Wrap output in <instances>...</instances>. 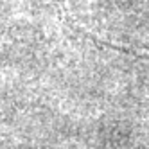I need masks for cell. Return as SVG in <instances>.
<instances>
[{
    "label": "cell",
    "instance_id": "6da1fadb",
    "mask_svg": "<svg viewBox=\"0 0 149 149\" xmlns=\"http://www.w3.org/2000/svg\"><path fill=\"white\" fill-rule=\"evenodd\" d=\"M83 29V27H81ZM84 33H86L90 38H93L95 41H99V43H104L108 49H113V50H119V52H124L126 56H130V54H135V56H147L149 58V49H133V47H127V45H117V43H113V41H108V40H102V38H99L97 34H93V33H90V31H86V29H83Z\"/></svg>",
    "mask_w": 149,
    "mask_h": 149
}]
</instances>
